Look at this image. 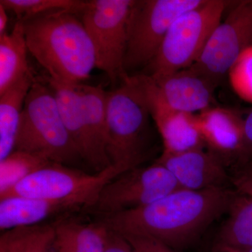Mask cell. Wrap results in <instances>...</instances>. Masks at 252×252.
I'll return each instance as SVG.
<instances>
[{
    "label": "cell",
    "instance_id": "cell-3",
    "mask_svg": "<svg viewBox=\"0 0 252 252\" xmlns=\"http://www.w3.org/2000/svg\"><path fill=\"white\" fill-rule=\"evenodd\" d=\"M14 150L42 156L66 166L83 160L63 122L49 84L35 79L32 85L25 101Z\"/></svg>",
    "mask_w": 252,
    "mask_h": 252
},
{
    "label": "cell",
    "instance_id": "cell-25",
    "mask_svg": "<svg viewBox=\"0 0 252 252\" xmlns=\"http://www.w3.org/2000/svg\"><path fill=\"white\" fill-rule=\"evenodd\" d=\"M227 76L235 94L245 102L252 104V46L239 55Z\"/></svg>",
    "mask_w": 252,
    "mask_h": 252
},
{
    "label": "cell",
    "instance_id": "cell-31",
    "mask_svg": "<svg viewBox=\"0 0 252 252\" xmlns=\"http://www.w3.org/2000/svg\"><path fill=\"white\" fill-rule=\"evenodd\" d=\"M213 252H238L230 249L223 248H214Z\"/></svg>",
    "mask_w": 252,
    "mask_h": 252
},
{
    "label": "cell",
    "instance_id": "cell-17",
    "mask_svg": "<svg viewBox=\"0 0 252 252\" xmlns=\"http://www.w3.org/2000/svg\"><path fill=\"white\" fill-rule=\"evenodd\" d=\"M49 81L57 99L63 122L75 144L81 158L93 168L94 154L86 131L82 102L77 85H66Z\"/></svg>",
    "mask_w": 252,
    "mask_h": 252
},
{
    "label": "cell",
    "instance_id": "cell-18",
    "mask_svg": "<svg viewBox=\"0 0 252 252\" xmlns=\"http://www.w3.org/2000/svg\"><path fill=\"white\" fill-rule=\"evenodd\" d=\"M55 223L56 252H105L108 229L102 223L61 220Z\"/></svg>",
    "mask_w": 252,
    "mask_h": 252
},
{
    "label": "cell",
    "instance_id": "cell-27",
    "mask_svg": "<svg viewBox=\"0 0 252 252\" xmlns=\"http://www.w3.org/2000/svg\"><path fill=\"white\" fill-rule=\"evenodd\" d=\"M105 252H136L122 234L108 229Z\"/></svg>",
    "mask_w": 252,
    "mask_h": 252
},
{
    "label": "cell",
    "instance_id": "cell-8",
    "mask_svg": "<svg viewBox=\"0 0 252 252\" xmlns=\"http://www.w3.org/2000/svg\"><path fill=\"white\" fill-rule=\"evenodd\" d=\"M179 189L172 174L160 164L136 167L107 182L91 210L105 215L140 208Z\"/></svg>",
    "mask_w": 252,
    "mask_h": 252
},
{
    "label": "cell",
    "instance_id": "cell-5",
    "mask_svg": "<svg viewBox=\"0 0 252 252\" xmlns=\"http://www.w3.org/2000/svg\"><path fill=\"white\" fill-rule=\"evenodd\" d=\"M232 3L204 0L197 7L179 16L169 28L155 58L147 66V75L164 77L193 65Z\"/></svg>",
    "mask_w": 252,
    "mask_h": 252
},
{
    "label": "cell",
    "instance_id": "cell-1",
    "mask_svg": "<svg viewBox=\"0 0 252 252\" xmlns=\"http://www.w3.org/2000/svg\"><path fill=\"white\" fill-rule=\"evenodd\" d=\"M235 196L227 187L181 188L140 208L102 215L100 222L120 234L150 237L179 251L228 211Z\"/></svg>",
    "mask_w": 252,
    "mask_h": 252
},
{
    "label": "cell",
    "instance_id": "cell-9",
    "mask_svg": "<svg viewBox=\"0 0 252 252\" xmlns=\"http://www.w3.org/2000/svg\"><path fill=\"white\" fill-rule=\"evenodd\" d=\"M252 46V0L235 1L219 23L196 63L191 67L217 85L227 76L239 55Z\"/></svg>",
    "mask_w": 252,
    "mask_h": 252
},
{
    "label": "cell",
    "instance_id": "cell-32",
    "mask_svg": "<svg viewBox=\"0 0 252 252\" xmlns=\"http://www.w3.org/2000/svg\"><path fill=\"white\" fill-rule=\"evenodd\" d=\"M243 252H252V248L250 249V250H247V251Z\"/></svg>",
    "mask_w": 252,
    "mask_h": 252
},
{
    "label": "cell",
    "instance_id": "cell-29",
    "mask_svg": "<svg viewBox=\"0 0 252 252\" xmlns=\"http://www.w3.org/2000/svg\"><path fill=\"white\" fill-rule=\"evenodd\" d=\"M244 121V132H245L246 150L252 149V111L249 113Z\"/></svg>",
    "mask_w": 252,
    "mask_h": 252
},
{
    "label": "cell",
    "instance_id": "cell-7",
    "mask_svg": "<svg viewBox=\"0 0 252 252\" xmlns=\"http://www.w3.org/2000/svg\"><path fill=\"white\" fill-rule=\"evenodd\" d=\"M204 0H140L135 1L127 29L124 69L126 74L148 66L153 61L169 28L179 16Z\"/></svg>",
    "mask_w": 252,
    "mask_h": 252
},
{
    "label": "cell",
    "instance_id": "cell-26",
    "mask_svg": "<svg viewBox=\"0 0 252 252\" xmlns=\"http://www.w3.org/2000/svg\"><path fill=\"white\" fill-rule=\"evenodd\" d=\"M122 235L132 245L136 252H178L165 244L150 237Z\"/></svg>",
    "mask_w": 252,
    "mask_h": 252
},
{
    "label": "cell",
    "instance_id": "cell-6",
    "mask_svg": "<svg viewBox=\"0 0 252 252\" xmlns=\"http://www.w3.org/2000/svg\"><path fill=\"white\" fill-rule=\"evenodd\" d=\"M135 0L86 1L79 16L94 44L96 67L116 84L128 77L124 69L127 29Z\"/></svg>",
    "mask_w": 252,
    "mask_h": 252
},
{
    "label": "cell",
    "instance_id": "cell-13",
    "mask_svg": "<svg viewBox=\"0 0 252 252\" xmlns=\"http://www.w3.org/2000/svg\"><path fill=\"white\" fill-rule=\"evenodd\" d=\"M99 191L64 199H37L9 197L0 199V230L39 224L51 217L91 208Z\"/></svg>",
    "mask_w": 252,
    "mask_h": 252
},
{
    "label": "cell",
    "instance_id": "cell-33",
    "mask_svg": "<svg viewBox=\"0 0 252 252\" xmlns=\"http://www.w3.org/2000/svg\"><path fill=\"white\" fill-rule=\"evenodd\" d=\"M250 168H251L252 175V162H251V165H250Z\"/></svg>",
    "mask_w": 252,
    "mask_h": 252
},
{
    "label": "cell",
    "instance_id": "cell-2",
    "mask_svg": "<svg viewBox=\"0 0 252 252\" xmlns=\"http://www.w3.org/2000/svg\"><path fill=\"white\" fill-rule=\"evenodd\" d=\"M22 22L28 51L49 80L77 85L90 77L96 67L95 53L79 14L59 11Z\"/></svg>",
    "mask_w": 252,
    "mask_h": 252
},
{
    "label": "cell",
    "instance_id": "cell-30",
    "mask_svg": "<svg viewBox=\"0 0 252 252\" xmlns=\"http://www.w3.org/2000/svg\"><path fill=\"white\" fill-rule=\"evenodd\" d=\"M7 11L2 5L0 4V36L6 33L5 31L9 20Z\"/></svg>",
    "mask_w": 252,
    "mask_h": 252
},
{
    "label": "cell",
    "instance_id": "cell-16",
    "mask_svg": "<svg viewBox=\"0 0 252 252\" xmlns=\"http://www.w3.org/2000/svg\"><path fill=\"white\" fill-rule=\"evenodd\" d=\"M83 105L84 122L93 154V168L99 172L110 166L107 157V91L102 85L77 84Z\"/></svg>",
    "mask_w": 252,
    "mask_h": 252
},
{
    "label": "cell",
    "instance_id": "cell-11",
    "mask_svg": "<svg viewBox=\"0 0 252 252\" xmlns=\"http://www.w3.org/2000/svg\"><path fill=\"white\" fill-rule=\"evenodd\" d=\"M134 79L143 93L151 117L161 136L164 152L182 153L205 147L196 114L170 108L162 98L155 81L150 76L141 74L134 76Z\"/></svg>",
    "mask_w": 252,
    "mask_h": 252
},
{
    "label": "cell",
    "instance_id": "cell-28",
    "mask_svg": "<svg viewBox=\"0 0 252 252\" xmlns=\"http://www.w3.org/2000/svg\"><path fill=\"white\" fill-rule=\"evenodd\" d=\"M234 185L242 193L252 196V175L237 179Z\"/></svg>",
    "mask_w": 252,
    "mask_h": 252
},
{
    "label": "cell",
    "instance_id": "cell-10",
    "mask_svg": "<svg viewBox=\"0 0 252 252\" xmlns=\"http://www.w3.org/2000/svg\"><path fill=\"white\" fill-rule=\"evenodd\" d=\"M127 170L112 165L94 175L72 167L52 163L28 176L0 199L9 197L37 199H64L99 191L109 181Z\"/></svg>",
    "mask_w": 252,
    "mask_h": 252
},
{
    "label": "cell",
    "instance_id": "cell-24",
    "mask_svg": "<svg viewBox=\"0 0 252 252\" xmlns=\"http://www.w3.org/2000/svg\"><path fill=\"white\" fill-rule=\"evenodd\" d=\"M0 4L16 15L18 21L59 11L79 13L84 9L86 1L80 0H1Z\"/></svg>",
    "mask_w": 252,
    "mask_h": 252
},
{
    "label": "cell",
    "instance_id": "cell-15",
    "mask_svg": "<svg viewBox=\"0 0 252 252\" xmlns=\"http://www.w3.org/2000/svg\"><path fill=\"white\" fill-rule=\"evenodd\" d=\"M196 117L205 147L222 160L246 150L244 121L233 111L210 107Z\"/></svg>",
    "mask_w": 252,
    "mask_h": 252
},
{
    "label": "cell",
    "instance_id": "cell-22",
    "mask_svg": "<svg viewBox=\"0 0 252 252\" xmlns=\"http://www.w3.org/2000/svg\"><path fill=\"white\" fill-rule=\"evenodd\" d=\"M55 223L18 227L3 232L0 252H51Z\"/></svg>",
    "mask_w": 252,
    "mask_h": 252
},
{
    "label": "cell",
    "instance_id": "cell-12",
    "mask_svg": "<svg viewBox=\"0 0 252 252\" xmlns=\"http://www.w3.org/2000/svg\"><path fill=\"white\" fill-rule=\"evenodd\" d=\"M156 162L165 167L182 189L202 190L226 187L229 179L224 161L204 148L177 154L163 152Z\"/></svg>",
    "mask_w": 252,
    "mask_h": 252
},
{
    "label": "cell",
    "instance_id": "cell-14",
    "mask_svg": "<svg viewBox=\"0 0 252 252\" xmlns=\"http://www.w3.org/2000/svg\"><path fill=\"white\" fill-rule=\"evenodd\" d=\"M152 78L170 108L189 114H199L212 107L214 93L218 87L216 83L193 67Z\"/></svg>",
    "mask_w": 252,
    "mask_h": 252
},
{
    "label": "cell",
    "instance_id": "cell-20",
    "mask_svg": "<svg viewBox=\"0 0 252 252\" xmlns=\"http://www.w3.org/2000/svg\"><path fill=\"white\" fill-rule=\"evenodd\" d=\"M23 23L17 21L12 31L0 36V95L20 79L31 74Z\"/></svg>",
    "mask_w": 252,
    "mask_h": 252
},
{
    "label": "cell",
    "instance_id": "cell-19",
    "mask_svg": "<svg viewBox=\"0 0 252 252\" xmlns=\"http://www.w3.org/2000/svg\"><path fill=\"white\" fill-rule=\"evenodd\" d=\"M34 80L32 73L27 74L0 95V160L14 151L25 101Z\"/></svg>",
    "mask_w": 252,
    "mask_h": 252
},
{
    "label": "cell",
    "instance_id": "cell-21",
    "mask_svg": "<svg viewBox=\"0 0 252 252\" xmlns=\"http://www.w3.org/2000/svg\"><path fill=\"white\" fill-rule=\"evenodd\" d=\"M228 217L217 235L214 248L243 252L252 248V196H236L228 208Z\"/></svg>",
    "mask_w": 252,
    "mask_h": 252
},
{
    "label": "cell",
    "instance_id": "cell-4",
    "mask_svg": "<svg viewBox=\"0 0 252 252\" xmlns=\"http://www.w3.org/2000/svg\"><path fill=\"white\" fill-rule=\"evenodd\" d=\"M151 117L145 97L133 76L107 93V154L111 165L126 170L144 161Z\"/></svg>",
    "mask_w": 252,
    "mask_h": 252
},
{
    "label": "cell",
    "instance_id": "cell-23",
    "mask_svg": "<svg viewBox=\"0 0 252 252\" xmlns=\"http://www.w3.org/2000/svg\"><path fill=\"white\" fill-rule=\"evenodd\" d=\"M52 163L55 162L42 156L14 150L9 157L0 160V195Z\"/></svg>",
    "mask_w": 252,
    "mask_h": 252
}]
</instances>
